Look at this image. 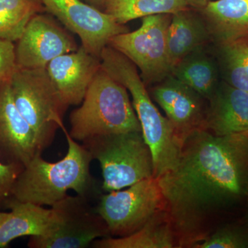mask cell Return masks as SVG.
I'll return each mask as SVG.
<instances>
[{"label": "cell", "instance_id": "1", "mask_svg": "<svg viewBox=\"0 0 248 248\" xmlns=\"http://www.w3.org/2000/svg\"><path fill=\"white\" fill-rule=\"evenodd\" d=\"M157 179L179 248H193L248 213V132L194 130L182 142L177 166Z\"/></svg>", "mask_w": 248, "mask_h": 248}, {"label": "cell", "instance_id": "2", "mask_svg": "<svg viewBox=\"0 0 248 248\" xmlns=\"http://www.w3.org/2000/svg\"><path fill=\"white\" fill-rule=\"evenodd\" d=\"M68 141L67 154L57 162H48L42 155L24 166L11 190L10 198L51 207L69 190L91 200L99 195V187L91 174L93 159L89 151L62 129Z\"/></svg>", "mask_w": 248, "mask_h": 248}, {"label": "cell", "instance_id": "3", "mask_svg": "<svg viewBox=\"0 0 248 248\" xmlns=\"http://www.w3.org/2000/svg\"><path fill=\"white\" fill-rule=\"evenodd\" d=\"M100 59L103 69L131 94L143 138L153 154L154 177L158 179L177 166L182 142L167 117L155 107L133 62L110 46L102 50Z\"/></svg>", "mask_w": 248, "mask_h": 248}, {"label": "cell", "instance_id": "4", "mask_svg": "<svg viewBox=\"0 0 248 248\" xmlns=\"http://www.w3.org/2000/svg\"><path fill=\"white\" fill-rule=\"evenodd\" d=\"M69 122L70 136L81 143L102 135L141 131L128 90L102 68Z\"/></svg>", "mask_w": 248, "mask_h": 248}, {"label": "cell", "instance_id": "5", "mask_svg": "<svg viewBox=\"0 0 248 248\" xmlns=\"http://www.w3.org/2000/svg\"><path fill=\"white\" fill-rule=\"evenodd\" d=\"M81 144L93 160L99 161L105 192L122 190L154 177L153 154L141 131L102 135Z\"/></svg>", "mask_w": 248, "mask_h": 248}, {"label": "cell", "instance_id": "6", "mask_svg": "<svg viewBox=\"0 0 248 248\" xmlns=\"http://www.w3.org/2000/svg\"><path fill=\"white\" fill-rule=\"evenodd\" d=\"M9 84L15 105L30 125L44 152L53 143L58 129L65 128L63 118L68 107L62 102L46 68L17 66Z\"/></svg>", "mask_w": 248, "mask_h": 248}, {"label": "cell", "instance_id": "7", "mask_svg": "<svg viewBox=\"0 0 248 248\" xmlns=\"http://www.w3.org/2000/svg\"><path fill=\"white\" fill-rule=\"evenodd\" d=\"M53 221L48 231L31 236V248H84L95 240L110 236L102 217L83 196L68 195L51 206Z\"/></svg>", "mask_w": 248, "mask_h": 248}, {"label": "cell", "instance_id": "8", "mask_svg": "<svg viewBox=\"0 0 248 248\" xmlns=\"http://www.w3.org/2000/svg\"><path fill=\"white\" fill-rule=\"evenodd\" d=\"M171 17L170 14L143 17L138 30L116 35L108 45L133 62L146 86L159 84L171 75L167 42Z\"/></svg>", "mask_w": 248, "mask_h": 248}, {"label": "cell", "instance_id": "9", "mask_svg": "<svg viewBox=\"0 0 248 248\" xmlns=\"http://www.w3.org/2000/svg\"><path fill=\"white\" fill-rule=\"evenodd\" d=\"M96 210L107 223L110 236L122 237L141 229L165 210V200L158 179L153 177L101 195Z\"/></svg>", "mask_w": 248, "mask_h": 248}, {"label": "cell", "instance_id": "10", "mask_svg": "<svg viewBox=\"0 0 248 248\" xmlns=\"http://www.w3.org/2000/svg\"><path fill=\"white\" fill-rule=\"evenodd\" d=\"M48 12L79 36L81 46L100 58L112 37L128 32L114 18L81 0H41Z\"/></svg>", "mask_w": 248, "mask_h": 248}, {"label": "cell", "instance_id": "11", "mask_svg": "<svg viewBox=\"0 0 248 248\" xmlns=\"http://www.w3.org/2000/svg\"><path fill=\"white\" fill-rule=\"evenodd\" d=\"M78 49L74 38L53 19L37 14L17 42L16 63L19 68H46L54 59Z\"/></svg>", "mask_w": 248, "mask_h": 248}, {"label": "cell", "instance_id": "12", "mask_svg": "<svg viewBox=\"0 0 248 248\" xmlns=\"http://www.w3.org/2000/svg\"><path fill=\"white\" fill-rule=\"evenodd\" d=\"M151 97L164 110L181 142L203 129L208 100L171 75L155 86Z\"/></svg>", "mask_w": 248, "mask_h": 248}, {"label": "cell", "instance_id": "13", "mask_svg": "<svg viewBox=\"0 0 248 248\" xmlns=\"http://www.w3.org/2000/svg\"><path fill=\"white\" fill-rule=\"evenodd\" d=\"M42 153L35 134L15 105L9 81L0 80V162L24 167Z\"/></svg>", "mask_w": 248, "mask_h": 248}, {"label": "cell", "instance_id": "14", "mask_svg": "<svg viewBox=\"0 0 248 248\" xmlns=\"http://www.w3.org/2000/svg\"><path fill=\"white\" fill-rule=\"evenodd\" d=\"M101 68V59L81 46L76 51L54 59L46 70L62 102L68 108L81 104Z\"/></svg>", "mask_w": 248, "mask_h": 248}, {"label": "cell", "instance_id": "15", "mask_svg": "<svg viewBox=\"0 0 248 248\" xmlns=\"http://www.w3.org/2000/svg\"><path fill=\"white\" fill-rule=\"evenodd\" d=\"M204 130L216 136L248 132V92L221 80L208 99Z\"/></svg>", "mask_w": 248, "mask_h": 248}, {"label": "cell", "instance_id": "16", "mask_svg": "<svg viewBox=\"0 0 248 248\" xmlns=\"http://www.w3.org/2000/svg\"><path fill=\"white\" fill-rule=\"evenodd\" d=\"M200 11L215 45L248 35V0H211Z\"/></svg>", "mask_w": 248, "mask_h": 248}, {"label": "cell", "instance_id": "17", "mask_svg": "<svg viewBox=\"0 0 248 248\" xmlns=\"http://www.w3.org/2000/svg\"><path fill=\"white\" fill-rule=\"evenodd\" d=\"M5 208L10 212L0 221V248L19 237L45 234L53 221L51 208L9 198Z\"/></svg>", "mask_w": 248, "mask_h": 248}, {"label": "cell", "instance_id": "18", "mask_svg": "<svg viewBox=\"0 0 248 248\" xmlns=\"http://www.w3.org/2000/svg\"><path fill=\"white\" fill-rule=\"evenodd\" d=\"M211 40L203 17L188 9L172 15L168 30V50L172 68L189 54L203 48Z\"/></svg>", "mask_w": 248, "mask_h": 248}, {"label": "cell", "instance_id": "19", "mask_svg": "<svg viewBox=\"0 0 248 248\" xmlns=\"http://www.w3.org/2000/svg\"><path fill=\"white\" fill-rule=\"evenodd\" d=\"M94 248H179L175 232L165 210L156 214L141 229L122 237L101 238Z\"/></svg>", "mask_w": 248, "mask_h": 248}, {"label": "cell", "instance_id": "20", "mask_svg": "<svg viewBox=\"0 0 248 248\" xmlns=\"http://www.w3.org/2000/svg\"><path fill=\"white\" fill-rule=\"evenodd\" d=\"M171 76L182 81L208 100L219 84L216 59L198 49L174 65Z\"/></svg>", "mask_w": 248, "mask_h": 248}, {"label": "cell", "instance_id": "21", "mask_svg": "<svg viewBox=\"0 0 248 248\" xmlns=\"http://www.w3.org/2000/svg\"><path fill=\"white\" fill-rule=\"evenodd\" d=\"M215 46L221 80L248 92V35Z\"/></svg>", "mask_w": 248, "mask_h": 248}, {"label": "cell", "instance_id": "22", "mask_svg": "<svg viewBox=\"0 0 248 248\" xmlns=\"http://www.w3.org/2000/svg\"><path fill=\"white\" fill-rule=\"evenodd\" d=\"M104 12L120 24L158 14H174L188 9L185 0H107Z\"/></svg>", "mask_w": 248, "mask_h": 248}, {"label": "cell", "instance_id": "23", "mask_svg": "<svg viewBox=\"0 0 248 248\" xmlns=\"http://www.w3.org/2000/svg\"><path fill=\"white\" fill-rule=\"evenodd\" d=\"M42 4L41 0H0V39L17 42Z\"/></svg>", "mask_w": 248, "mask_h": 248}, {"label": "cell", "instance_id": "24", "mask_svg": "<svg viewBox=\"0 0 248 248\" xmlns=\"http://www.w3.org/2000/svg\"><path fill=\"white\" fill-rule=\"evenodd\" d=\"M193 248H248V213L226 222Z\"/></svg>", "mask_w": 248, "mask_h": 248}, {"label": "cell", "instance_id": "25", "mask_svg": "<svg viewBox=\"0 0 248 248\" xmlns=\"http://www.w3.org/2000/svg\"><path fill=\"white\" fill-rule=\"evenodd\" d=\"M24 166L0 162V209L5 208L11 197V190Z\"/></svg>", "mask_w": 248, "mask_h": 248}, {"label": "cell", "instance_id": "26", "mask_svg": "<svg viewBox=\"0 0 248 248\" xmlns=\"http://www.w3.org/2000/svg\"><path fill=\"white\" fill-rule=\"evenodd\" d=\"M16 68L14 42L0 39V80L9 81Z\"/></svg>", "mask_w": 248, "mask_h": 248}, {"label": "cell", "instance_id": "27", "mask_svg": "<svg viewBox=\"0 0 248 248\" xmlns=\"http://www.w3.org/2000/svg\"><path fill=\"white\" fill-rule=\"evenodd\" d=\"M185 1L189 5V6L200 11V10L203 9L204 6L211 0H185Z\"/></svg>", "mask_w": 248, "mask_h": 248}, {"label": "cell", "instance_id": "28", "mask_svg": "<svg viewBox=\"0 0 248 248\" xmlns=\"http://www.w3.org/2000/svg\"><path fill=\"white\" fill-rule=\"evenodd\" d=\"M91 4L94 5L105 4L107 0H87Z\"/></svg>", "mask_w": 248, "mask_h": 248}, {"label": "cell", "instance_id": "29", "mask_svg": "<svg viewBox=\"0 0 248 248\" xmlns=\"http://www.w3.org/2000/svg\"><path fill=\"white\" fill-rule=\"evenodd\" d=\"M6 214H7V213L0 211V221H1V220L2 219V218H4L5 216H6Z\"/></svg>", "mask_w": 248, "mask_h": 248}]
</instances>
